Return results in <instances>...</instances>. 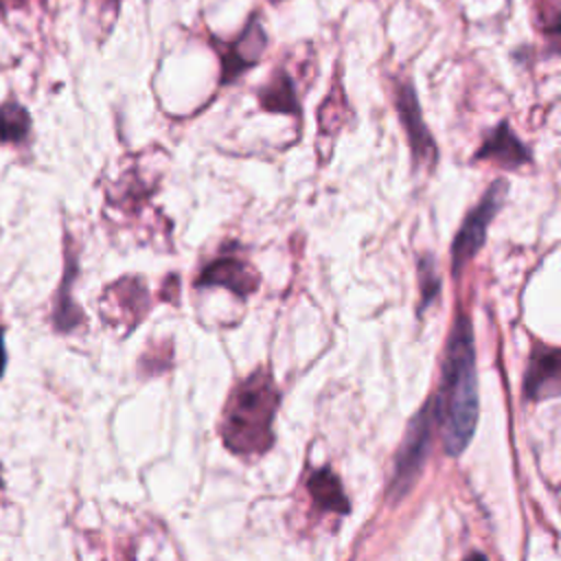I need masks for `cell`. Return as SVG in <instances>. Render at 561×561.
Here are the masks:
<instances>
[{
	"label": "cell",
	"instance_id": "1",
	"mask_svg": "<svg viewBox=\"0 0 561 561\" xmlns=\"http://www.w3.org/2000/svg\"><path fill=\"white\" fill-rule=\"evenodd\" d=\"M434 410L436 419L443 421V443L447 454L458 456L469 445L478 421L473 331L465 313L456 316L447 340L443 383Z\"/></svg>",
	"mask_w": 561,
	"mask_h": 561
},
{
	"label": "cell",
	"instance_id": "2",
	"mask_svg": "<svg viewBox=\"0 0 561 561\" xmlns=\"http://www.w3.org/2000/svg\"><path fill=\"white\" fill-rule=\"evenodd\" d=\"M278 405V390L265 370L252 373L232 392L221 434L234 454H263L272 445V419Z\"/></svg>",
	"mask_w": 561,
	"mask_h": 561
},
{
	"label": "cell",
	"instance_id": "3",
	"mask_svg": "<svg viewBox=\"0 0 561 561\" xmlns=\"http://www.w3.org/2000/svg\"><path fill=\"white\" fill-rule=\"evenodd\" d=\"M508 186L504 180H495L476 208L469 210L465 217L460 230L456 232V239L451 243V274H460V270L478 254V250L486 241V228L493 221V217L500 213L504 199H506Z\"/></svg>",
	"mask_w": 561,
	"mask_h": 561
},
{
	"label": "cell",
	"instance_id": "4",
	"mask_svg": "<svg viewBox=\"0 0 561 561\" xmlns=\"http://www.w3.org/2000/svg\"><path fill=\"white\" fill-rule=\"evenodd\" d=\"M436 419V410H434V401H430L410 423L399 458H397V467H394V480H392V493L401 495L408 491V486L416 480L425 454H427V445H430V434H432V421Z\"/></svg>",
	"mask_w": 561,
	"mask_h": 561
},
{
	"label": "cell",
	"instance_id": "5",
	"mask_svg": "<svg viewBox=\"0 0 561 561\" xmlns=\"http://www.w3.org/2000/svg\"><path fill=\"white\" fill-rule=\"evenodd\" d=\"M397 112L401 118V125L405 129L408 136V145L412 149V158L416 164H425V167H434L438 160V147L434 136L430 134L425 121H423V112L416 99V92L412 88V83L401 81L397 85Z\"/></svg>",
	"mask_w": 561,
	"mask_h": 561
},
{
	"label": "cell",
	"instance_id": "6",
	"mask_svg": "<svg viewBox=\"0 0 561 561\" xmlns=\"http://www.w3.org/2000/svg\"><path fill=\"white\" fill-rule=\"evenodd\" d=\"M265 48V33L263 26L256 24V18L250 20V26L243 35L228 44L221 53V83H232L243 70L254 66Z\"/></svg>",
	"mask_w": 561,
	"mask_h": 561
},
{
	"label": "cell",
	"instance_id": "7",
	"mask_svg": "<svg viewBox=\"0 0 561 561\" xmlns=\"http://www.w3.org/2000/svg\"><path fill=\"white\" fill-rule=\"evenodd\" d=\"M259 274L254 267L241 259L234 256H221L204 267L202 276L197 278V285H224L232 294L245 298L259 287Z\"/></svg>",
	"mask_w": 561,
	"mask_h": 561
},
{
	"label": "cell",
	"instance_id": "8",
	"mask_svg": "<svg viewBox=\"0 0 561 561\" xmlns=\"http://www.w3.org/2000/svg\"><path fill=\"white\" fill-rule=\"evenodd\" d=\"M473 160H493L504 169H517L533 162L530 149L515 136L508 123H500L473 153Z\"/></svg>",
	"mask_w": 561,
	"mask_h": 561
},
{
	"label": "cell",
	"instance_id": "9",
	"mask_svg": "<svg viewBox=\"0 0 561 561\" xmlns=\"http://www.w3.org/2000/svg\"><path fill=\"white\" fill-rule=\"evenodd\" d=\"M559 388V351L552 346H539L524 379V394L528 399H541L557 394Z\"/></svg>",
	"mask_w": 561,
	"mask_h": 561
},
{
	"label": "cell",
	"instance_id": "10",
	"mask_svg": "<svg viewBox=\"0 0 561 561\" xmlns=\"http://www.w3.org/2000/svg\"><path fill=\"white\" fill-rule=\"evenodd\" d=\"M259 103L267 112H280V114H300V105L296 101V88L287 72H276L272 81L259 92Z\"/></svg>",
	"mask_w": 561,
	"mask_h": 561
},
{
	"label": "cell",
	"instance_id": "11",
	"mask_svg": "<svg viewBox=\"0 0 561 561\" xmlns=\"http://www.w3.org/2000/svg\"><path fill=\"white\" fill-rule=\"evenodd\" d=\"M309 493H311L318 508L348 513V500L342 493L340 480L329 469L313 471V476L309 478Z\"/></svg>",
	"mask_w": 561,
	"mask_h": 561
},
{
	"label": "cell",
	"instance_id": "12",
	"mask_svg": "<svg viewBox=\"0 0 561 561\" xmlns=\"http://www.w3.org/2000/svg\"><path fill=\"white\" fill-rule=\"evenodd\" d=\"M75 272H77L75 256L68 254V259H66V278L61 283V291H59L57 307H55V327L59 331H70V329H75L81 322V311L70 300V283L75 278Z\"/></svg>",
	"mask_w": 561,
	"mask_h": 561
},
{
	"label": "cell",
	"instance_id": "13",
	"mask_svg": "<svg viewBox=\"0 0 561 561\" xmlns=\"http://www.w3.org/2000/svg\"><path fill=\"white\" fill-rule=\"evenodd\" d=\"M28 114L15 105L7 103L0 107V140L4 142H20L28 134Z\"/></svg>",
	"mask_w": 561,
	"mask_h": 561
},
{
	"label": "cell",
	"instance_id": "14",
	"mask_svg": "<svg viewBox=\"0 0 561 561\" xmlns=\"http://www.w3.org/2000/svg\"><path fill=\"white\" fill-rule=\"evenodd\" d=\"M419 285H421V307H419V311H425L430 307V302L440 291V276L436 274V263H434V256H430V254H423L419 259Z\"/></svg>",
	"mask_w": 561,
	"mask_h": 561
},
{
	"label": "cell",
	"instance_id": "15",
	"mask_svg": "<svg viewBox=\"0 0 561 561\" xmlns=\"http://www.w3.org/2000/svg\"><path fill=\"white\" fill-rule=\"evenodd\" d=\"M4 366H7V353H4V342H2V329H0V377L4 373Z\"/></svg>",
	"mask_w": 561,
	"mask_h": 561
},
{
	"label": "cell",
	"instance_id": "16",
	"mask_svg": "<svg viewBox=\"0 0 561 561\" xmlns=\"http://www.w3.org/2000/svg\"><path fill=\"white\" fill-rule=\"evenodd\" d=\"M467 561H486V559H484L482 552H471V554L467 557Z\"/></svg>",
	"mask_w": 561,
	"mask_h": 561
},
{
	"label": "cell",
	"instance_id": "17",
	"mask_svg": "<svg viewBox=\"0 0 561 561\" xmlns=\"http://www.w3.org/2000/svg\"><path fill=\"white\" fill-rule=\"evenodd\" d=\"M107 2H110V4H114V7L118 4V0H107Z\"/></svg>",
	"mask_w": 561,
	"mask_h": 561
},
{
	"label": "cell",
	"instance_id": "18",
	"mask_svg": "<svg viewBox=\"0 0 561 561\" xmlns=\"http://www.w3.org/2000/svg\"><path fill=\"white\" fill-rule=\"evenodd\" d=\"M0 489H2V476H0Z\"/></svg>",
	"mask_w": 561,
	"mask_h": 561
}]
</instances>
